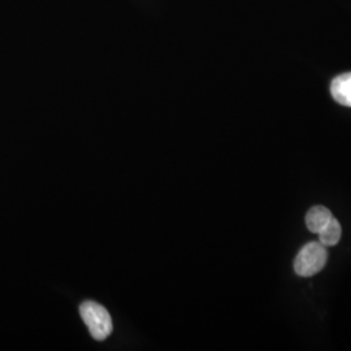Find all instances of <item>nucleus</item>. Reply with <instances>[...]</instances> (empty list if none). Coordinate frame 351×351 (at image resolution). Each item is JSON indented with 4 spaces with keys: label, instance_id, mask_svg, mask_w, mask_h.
<instances>
[{
    "label": "nucleus",
    "instance_id": "nucleus-1",
    "mask_svg": "<svg viewBox=\"0 0 351 351\" xmlns=\"http://www.w3.org/2000/svg\"><path fill=\"white\" fill-rule=\"evenodd\" d=\"M80 314L93 339L103 341L112 333V317L99 303L84 302L80 306Z\"/></svg>",
    "mask_w": 351,
    "mask_h": 351
},
{
    "label": "nucleus",
    "instance_id": "nucleus-2",
    "mask_svg": "<svg viewBox=\"0 0 351 351\" xmlns=\"http://www.w3.org/2000/svg\"><path fill=\"white\" fill-rule=\"evenodd\" d=\"M328 251L320 242H308L297 254L294 271L298 276L311 277L319 274L326 263Z\"/></svg>",
    "mask_w": 351,
    "mask_h": 351
},
{
    "label": "nucleus",
    "instance_id": "nucleus-3",
    "mask_svg": "<svg viewBox=\"0 0 351 351\" xmlns=\"http://www.w3.org/2000/svg\"><path fill=\"white\" fill-rule=\"evenodd\" d=\"M333 99L346 107H351V72L339 75L330 84Z\"/></svg>",
    "mask_w": 351,
    "mask_h": 351
},
{
    "label": "nucleus",
    "instance_id": "nucleus-4",
    "mask_svg": "<svg viewBox=\"0 0 351 351\" xmlns=\"http://www.w3.org/2000/svg\"><path fill=\"white\" fill-rule=\"evenodd\" d=\"M333 215L324 206H315L306 215V226L310 232L319 233L332 220Z\"/></svg>",
    "mask_w": 351,
    "mask_h": 351
},
{
    "label": "nucleus",
    "instance_id": "nucleus-5",
    "mask_svg": "<svg viewBox=\"0 0 351 351\" xmlns=\"http://www.w3.org/2000/svg\"><path fill=\"white\" fill-rule=\"evenodd\" d=\"M317 234H319V242L326 247L336 246L342 236V228L339 220L332 217V220Z\"/></svg>",
    "mask_w": 351,
    "mask_h": 351
}]
</instances>
